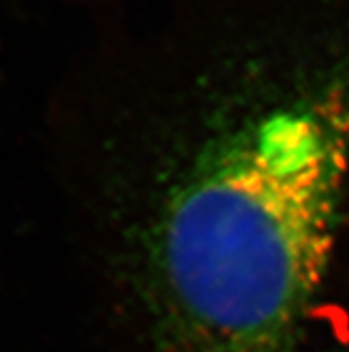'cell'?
Masks as SVG:
<instances>
[{"label":"cell","mask_w":349,"mask_h":352,"mask_svg":"<svg viewBox=\"0 0 349 352\" xmlns=\"http://www.w3.org/2000/svg\"><path fill=\"white\" fill-rule=\"evenodd\" d=\"M348 179L349 63L205 152L155 245L173 352H289Z\"/></svg>","instance_id":"6da1fadb"}]
</instances>
